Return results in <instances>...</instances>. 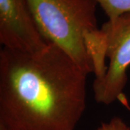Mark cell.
Segmentation results:
<instances>
[{
	"label": "cell",
	"instance_id": "7",
	"mask_svg": "<svg viewBox=\"0 0 130 130\" xmlns=\"http://www.w3.org/2000/svg\"><path fill=\"white\" fill-rule=\"evenodd\" d=\"M0 130H4V129H0Z\"/></svg>",
	"mask_w": 130,
	"mask_h": 130
},
{
	"label": "cell",
	"instance_id": "6",
	"mask_svg": "<svg viewBox=\"0 0 130 130\" xmlns=\"http://www.w3.org/2000/svg\"><path fill=\"white\" fill-rule=\"evenodd\" d=\"M97 130H130V127L121 118L115 116L108 122H103Z\"/></svg>",
	"mask_w": 130,
	"mask_h": 130
},
{
	"label": "cell",
	"instance_id": "1",
	"mask_svg": "<svg viewBox=\"0 0 130 130\" xmlns=\"http://www.w3.org/2000/svg\"><path fill=\"white\" fill-rule=\"evenodd\" d=\"M84 72L52 43L37 52L0 51V129L74 130L86 108Z\"/></svg>",
	"mask_w": 130,
	"mask_h": 130
},
{
	"label": "cell",
	"instance_id": "3",
	"mask_svg": "<svg viewBox=\"0 0 130 130\" xmlns=\"http://www.w3.org/2000/svg\"><path fill=\"white\" fill-rule=\"evenodd\" d=\"M101 30L106 38L109 64L103 79L93 83L95 100L105 105L119 100L127 106L123 91L127 82L126 71L130 66V13L108 20Z\"/></svg>",
	"mask_w": 130,
	"mask_h": 130
},
{
	"label": "cell",
	"instance_id": "2",
	"mask_svg": "<svg viewBox=\"0 0 130 130\" xmlns=\"http://www.w3.org/2000/svg\"><path fill=\"white\" fill-rule=\"evenodd\" d=\"M42 36L87 74L94 72L85 34L98 29L96 0H27Z\"/></svg>",
	"mask_w": 130,
	"mask_h": 130
},
{
	"label": "cell",
	"instance_id": "5",
	"mask_svg": "<svg viewBox=\"0 0 130 130\" xmlns=\"http://www.w3.org/2000/svg\"><path fill=\"white\" fill-rule=\"evenodd\" d=\"M108 20H114L121 14L130 13V0H96Z\"/></svg>",
	"mask_w": 130,
	"mask_h": 130
},
{
	"label": "cell",
	"instance_id": "4",
	"mask_svg": "<svg viewBox=\"0 0 130 130\" xmlns=\"http://www.w3.org/2000/svg\"><path fill=\"white\" fill-rule=\"evenodd\" d=\"M0 43L24 52H37L48 46L27 0H0Z\"/></svg>",
	"mask_w": 130,
	"mask_h": 130
}]
</instances>
